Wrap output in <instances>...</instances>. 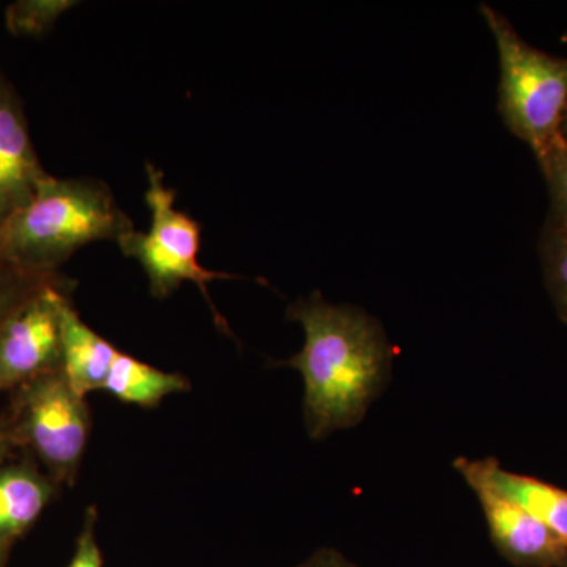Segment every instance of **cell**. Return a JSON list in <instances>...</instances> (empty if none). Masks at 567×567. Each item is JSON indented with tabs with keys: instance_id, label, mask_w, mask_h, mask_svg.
Segmentation results:
<instances>
[{
	"instance_id": "2e32d148",
	"label": "cell",
	"mask_w": 567,
	"mask_h": 567,
	"mask_svg": "<svg viewBox=\"0 0 567 567\" xmlns=\"http://www.w3.org/2000/svg\"><path fill=\"white\" fill-rule=\"evenodd\" d=\"M540 171L546 178L550 194V213L554 218L567 221V148L559 145L539 162Z\"/></svg>"
},
{
	"instance_id": "d6986e66",
	"label": "cell",
	"mask_w": 567,
	"mask_h": 567,
	"mask_svg": "<svg viewBox=\"0 0 567 567\" xmlns=\"http://www.w3.org/2000/svg\"><path fill=\"white\" fill-rule=\"evenodd\" d=\"M17 453L18 447L11 436L9 417H7L6 409L0 406V465ZM11 551L13 548L0 547V567H9Z\"/></svg>"
},
{
	"instance_id": "52a82bcc",
	"label": "cell",
	"mask_w": 567,
	"mask_h": 567,
	"mask_svg": "<svg viewBox=\"0 0 567 567\" xmlns=\"http://www.w3.org/2000/svg\"><path fill=\"white\" fill-rule=\"evenodd\" d=\"M486 518L499 557L516 567H567V544L543 522L481 481H465Z\"/></svg>"
},
{
	"instance_id": "ac0fdd59",
	"label": "cell",
	"mask_w": 567,
	"mask_h": 567,
	"mask_svg": "<svg viewBox=\"0 0 567 567\" xmlns=\"http://www.w3.org/2000/svg\"><path fill=\"white\" fill-rule=\"evenodd\" d=\"M292 567H363L334 547H320Z\"/></svg>"
},
{
	"instance_id": "7c38bea8",
	"label": "cell",
	"mask_w": 567,
	"mask_h": 567,
	"mask_svg": "<svg viewBox=\"0 0 567 567\" xmlns=\"http://www.w3.org/2000/svg\"><path fill=\"white\" fill-rule=\"evenodd\" d=\"M192 382L181 372H167L128 353H118L103 391L125 405L155 410L169 395L188 393Z\"/></svg>"
},
{
	"instance_id": "9c48e42d",
	"label": "cell",
	"mask_w": 567,
	"mask_h": 567,
	"mask_svg": "<svg viewBox=\"0 0 567 567\" xmlns=\"http://www.w3.org/2000/svg\"><path fill=\"white\" fill-rule=\"evenodd\" d=\"M63 488L24 451L0 465V547L14 548Z\"/></svg>"
},
{
	"instance_id": "3957f363",
	"label": "cell",
	"mask_w": 567,
	"mask_h": 567,
	"mask_svg": "<svg viewBox=\"0 0 567 567\" xmlns=\"http://www.w3.org/2000/svg\"><path fill=\"white\" fill-rule=\"evenodd\" d=\"M499 62L498 111L514 136L527 142L537 163L563 144L567 112V58L537 50L505 14L481 3Z\"/></svg>"
},
{
	"instance_id": "9a60e30c",
	"label": "cell",
	"mask_w": 567,
	"mask_h": 567,
	"mask_svg": "<svg viewBox=\"0 0 567 567\" xmlns=\"http://www.w3.org/2000/svg\"><path fill=\"white\" fill-rule=\"evenodd\" d=\"M74 6L73 0H17L7 7L6 25L11 35L43 39Z\"/></svg>"
},
{
	"instance_id": "e0dca14e",
	"label": "cell",
	"mask_w": 567,
	"mask_h": 567,
	"mask_svg": "<svg viewBox=\"0 0 567 567\" xmlns=\"http://www.w3.org/2000/svg\"><path fill=\"white\" fill-rule=\"evenodd\" d=\"M99 507L89 506L82 518L73 555L65 567H104V555L99 543Z\"/></svg>"
},
{
	"instance_id": "ba28073f",
	"label": "cell",
	"mask_w": 567,
	"mask_h": 567,
	"mask_svg": "<svg viewBox=\"0 0 567 567\" xmlns=\"http://www.w3.org/2000/svg\"><path fill=\"white\" fill-rule=\"evenodd\" d=\"M50 175L37 155L20 93L0 71V223L31 203Z\"/></svg>"
},
{
	"instance_id": "5bb4252c",
	"label": "cell",
	"mask_w": 567,
	"mask_h": 567,
	"mask_svg": "<svg viewBox=\"0 0 567 567\" xmlns=\"http://www.w3.org/2000/svg\"><path fill=\"white\" fill-rule=\"evenodd\" d=\"M66 279L70 278H66L62 271H54V274L29 271L0 257V328L41 290L65 282Z\"/></svg>"
},
{
	"instance_id": "4fadbf2b",
	"label": "cell",
	"mask_w": 567,
	"mask_h": 567,
	"mask_svg": "<svg viewBox=\"0 0 567 567\" xmlns=\"http://www.w3.org/2000/svg\"><path fill=\"white\" fill-rule=\"evenodd\" d=\"M544 282L555 312L567 324V221L548 215L539 240Z\"/></svg>"
},
{
	"instance_id": "5b68a950",
	"label": "cell",
	"mask_w": 567,
	"mask_h": 567,
	"mask_svg": "<svg viewBox=\"0 0 567 567\" xmlns=\"http://www.w3.org/2000/svg\"><path fill=\"white\" fill-rule=\"evenodd\" d=\"M147 178L145 203L152 215L151 230H132L123 235L117 241L118 248L123 256L141 265L153 298L164 300L181 289L183 282H193L210 306L213 323L223 334L235 339L226 317L216 309L208 284L218 279H240V276L210 270L200 264L203 226L175 207L177 193L164 183L163 171L147 163Z\"/></svg>"
},
{
	"instance_id": "7a4b0ae2",
	"label": "cell",
	"mask_w": 567,
	"mask_h": 567,
	"mask_svg": "<svg viewBox=\"0 0 567 567\" xmlns=\"http://www.w3.org/2000/svg\"><path fill=\"white\" fill-rule=\"evenodd\" d=\"M134 230L110 186L99 178L50 175L24 208L0 223V257L29 271L54 274L82 246Z\"/></svg>"
},
{
	"instance_id": "8fae6325",
	"label": "cell",
	"mask_w": 567,
	"mask_h": 567,
	"mask_svg": "<svg viewBox=\"0 0 567 567\" xmlns=\"http://www.w3.org/2000/svg\"><path fill=\"white\" fill-rule=\"evenodd\" d=\"M121 350L92 330L69 301L62 312V372L82 398L103 391Z\"/></svg>"
},
{
	"instance_id": "ffe728a7",
	"label": "cell",
	"mask_w": 567,
	"mask_h": 567,
	"mask_svg": "<svg viewBox=\"0 0 567 567\" xmlns=\"http://www.w3.org/2000/svg\"><path fill=\"white\" fill-rule=\"evenodd\" d=\"M561 140H563V144H565V147L567 148V112H566L565 122H563V126H561Z\"/></svg>"
},
{
	"instance_id": "6da1fadb",
	"label": "cell",
	"mask_w": 567,
	"mask_h": 567,
	"mask_svg": "<svg viewBox=\"0 0 567 567\" xmlns=\"http://www.w3.org/2000/svg\"><path fill=\"white\" fill-rule=\"evenodd\" d=\"M287 319L303 328V347L270 365L300 372L309 439L323 442L358 427L393 375L395 349L385 328L360 306L331 303L319 290L295 300Z\"/></svg>"
},
{
	"instance_id": "277c9868",
	"label": "cell",
	"mask_w": 567,
	"mask_h": 567,
	"mask_svg": "<svg viewBox=\"0 0 567 567\" xmlns=\"http://www.w3.org/2000/svg\"><path fill=\"white\" fill-rule=\"evenodd\" d=\"M6 409L18 451L31 454L62 488L74 487L92 434L87 398L71 388L62 369L10 391Z\"/></svg>"
},
{
	"instance_id": "8992f818",
	"label": "cell",
	"mask_w": 567,
	"mask_h": 567,
	"mask_svg": "<svg viewBox=\"0 0 567 567\" xmlns=\"http://www.w3.org/2000/svg\"><path fill=\"white\" fill-rule=\"evenodd\" d=\"M76 282L41 290L0 328V395L62 369V312Z\"/></svg>"
},
{
	"instance_id": "44dd1931",
	"label": "cell",
	"mask_w": 567,
	"mask_h": 567,
	"mask_svg": "<svg viewBox=\"0 0 567 567\" xmlns=\"http://www.w3.org/2000/svg\"><path fill=\"white\" fill-rule=\"evenodd\" d=\"M563 41H565V43H567V31L565 32V35H563Z\"/></svg>"
},
{
	"instance_id": "30bf717a",
	"label": "cell",
	"mask_w": 567,
	"mask_h": 567,
	"mask_svg": "<svg viewBox=\"0 0 567 567\" xmlns=\"http://www.w3.org/2000/svg\"><path fill=\"white\" fill-rule=\"evenodd\" d=\"M453 468L464 481L476 480L494 488L543 522L567 544V491L537 477L511 472L496 457H456Z\"/></svg>"
}]
</instances>
